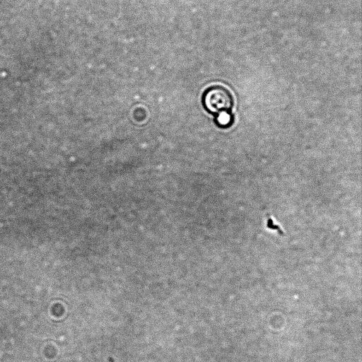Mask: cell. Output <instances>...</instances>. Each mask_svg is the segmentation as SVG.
Returning a JSON list of instances; mask_svg holds the SVG:
<instances>
[{"instance_id":"1","label":"cell","mask_w":362,"mask_h":362,"mask_svg":"<svg viewBox=\"0 0 362 362\" xmlns=\"http://www.w3.org/2000/svg\"><path fill=\"white\" fill-rule=\"evenodd\" d=\"M203 105L207 111L214 115L222 112H231L233 98L230 90L226 87L214 86L205 91Z\"/></svg>"},{"instance_id":"2","label":"cell","mask_w":362,"mask_h":362,"mask_svg":"<svg viewBox=\"0 0 362 362\" xmlns=\"http://www.w3.org/2000/svg\"><path fill=\"white\" fill-rule=\"evenodd\" d=\"M216 124L221 128H228L233 123V115L231 112H222L216 115Z\"/></svg>"},{"instance_id":"3","label":"cell","mask_w":362,"mask_h":362,"mask_svg":"<svg viewBox=\"0 0 362 362\" xmlns=\"http://www.w3.org/2000/svg\"><path fill=\"white\" fill-rule=\"evenodd\" d=\"M267 226L268 228H269L271 230H276L281 235H284V233L281 229V228L278 225L274 224L273 220L271 218H269V217L267 218Z\"/></svg>"}]
</instances>
